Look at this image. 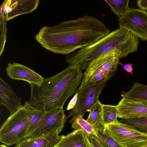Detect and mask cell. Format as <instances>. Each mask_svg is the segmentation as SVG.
<instances>
[{
	"mask_svg": "<svg viewBox=\"0 0 147 147\" xmlns=\"http://www.w3.org/2000/svg\"><path fill=\"white\" fill-rule=\"evenodd\" d=\"M110 32L101 21L86 15L53 27L44 26L35 38L46 49L67 55L92 44Z\"/></svg>",
	"mask_w": 147,
	"mask_h": 147,
	"instance_id": "cell-1",
	"label": "cell"
},
{
	"mask_svg": "<svg viewBox=\"0 0 147 147\" xmlns=\"http://www.w3.org/2000/svg\"><path fill=\"white\" fill-rule=\"evenodd\" d=\"M83 76L79 65H69L56 75L44 78L39 86L30 84V101L45 112L63 107L80 85Z\"/></svg>",
	"mask_w": 147,
	"mask_h": 147,
	"instance_id": "cell-2",
	"label": "cell"
},
{
	"mask_svg": "<svg viewBox=\"0 0 147 147\" xmlns=\"http://www.w3.org/2000/svg\"><path fill=\"white\" fill-rule=\"evenodd\" d=\"M139 44L138 37L119 28L92 44L67 55L65 60L70 65H78L82 70H85L90 63L100 55L114 51L119 59L125 57L137 50Z\"/></svg>",
	"mask_w": 147,
	"mask_h": 147,
	"instance_id": "cell-3",
	"label": "cell"
},
{
	"mask_svg": "<svg viewBox=\"0 0 147 147\" xmlns=\"http://www.w3.org/2000/svg\"><path fill=\"white\" fill-rule=\"evenodd\" d=\"M27 115L22 109L10 115L0 128V141L8 146L16 144L28 134Z\"/></svg>",
	"mask_w": 147,
	"mask_h": 147,
	"instance_id": "cell-4",
	"label": "cell"
},
{
	"mask_svg": "<svg viewBox=\"0 0 147 147\" xmlns=\"http://www.w3.org/2000/svg\"><path fill=\"white\" fill-rule=\"evenodd\" d=\"M103 133L122 147H143L147 145V134L120 121L105 125Z\"/></svg>",
	"mask_w": 147,
	"mask_h": 147,
	"instance_id": "cell-5",
	"label": "cell"
},
{
	"mask_svg": "<svg viewBox=\"0 0 147 147\" xmlns=\"http://www.w3.org/2000/svg\"><path fill=\"white\" fill-rule=\"evenodd\" d=\"M115 73L100 81L87 84L80 89H77L75 92L78 93L77 103L67 116V119L71 117L69 121L70 123L78 116L83 117L86 112H89L91 107L98 100L106 83Z\"/></svg>",
	"mask_w": 147,
	"mask_h": 147,
	"instance_id": "cell-6",
	"label": "cell"
},
{
	"mask_svg": "<svg viewBox=\"0 0 147 147\" xmlns=\"http://www.w3.org/2000/svg\"><path fill=\"white\" fill-rule=\"evenodd\" d=\"M67 119L63 107L45 112L38 126L25 138H32L43 136L59 135L62 131Z\"/></svg>",
	"mask_w": 147,
	"mask_h": 147,
	"instance_id": "cell-7",
	"label": "cell"
},
{
	"mask_svg": "<svg viewBox=\"0 0 147 147\" xmlns=\"http://www.w3.org/2000/svg\"><path fill=\"white\" fill-rule=\"evenodd\" d=\"M120 28L125 29L138 38L147 41V12L140 9L130 8L119 18Z\"/></svg>",
	"mask_w": 147,
	"mask_h": 147,
	"instance_id": "cell-8",
	"label": "cell"
},
{
	"mask_svg": "<svg viewBox=\"0 0 147 147\" xmlns=\"http://www.w3.org/2000/svg\"><path fill=\"white\" fill-rule=\"evenodd\" d=\"M119 59L115 52L110 51L92 61L83 74L81 84L78 89L87 85L91 78L99 73L106 70L115 72Z\"/></svg>",
	"mask_w": 147,
	"mask_h": 147,
	"instance_id": "cell-9",
	"label": "cell"
},
{
	"mask_svg": "<svg viewBox=\"0 0 147 147\" xmlns=\"http://www.w3.org/2000/svg\"><path fill=\"white\" fill-rule=\"evenodd\" d=\"M39 0L5 1L1 6V10L7 21L18 16L31 12L36 9Z\"/></svg>",
	"mask_w": 147,
	"mask_h": 147,
	"instance_id": "cell-10",
	"label": "cell"
},
{
	"mask_svg": "<svg viewBox=\"0 0 147 147\" xmlns=\"http://www.w3.org/2000/svg\"><path fill=\"white\" fill-rule=\"evenodd\" d=\"M7 75L13 80H23L30 84L39 86L44 78L34 71L18 63H9L6 69Z\"/></svg>",
	"mask_w": 147,
	"mask_h": 147,
	"instance_id": "cell-11",
	"label": "cell"
},
{
	"mask_svg": "<svg viewBox=\"0 0 147 147\" xmlns=\"http://www.w3.org/2000/svg\"><path fill=\"white\" fill-rule=\"evenodd\" d=\"M117 118L129 119L147 117V107L123 97L116 105Z\"/></svg>",
	"mask_w": 147,
	"mask_h": 147,
	"instance_id": "cell-12",
	"label": "cell"
},
{
	"mask_svg": "<svg viewBox=\"0 0 147 147\" xmlns=\"http://www.w3.org/2000/svg\"><path fill=\"white\" fill-rule=\"evenodd\" d=\"M0 105L5 107L10 115L23 107L21 98L1 78H0Z\"/></svg>",
	"mask_w": 147,
	"mask_h": 147,
	"instance_id": "cell-13",
	"label": "cell"
},
{
	"mask_svg": "<svg viewBox=\"0 0 147 147\" xmlns=\"http://www.w3.org/2000/svg\"><path fill=\"white\" fill-rule=\"evenodd\" d=\"M62 136L52 135L24 138L15 147H53L60 141Z\"/></svg>",
	"mask_w": 147,
	"mask_h": 147,
	"instance_id": "cell-14",
	"label": "cell"
},
{
	"mask_svg": "<svg viewBox=\"0 0 147 147\" xmlns=\"http://www.w3.org/2000/svg\"><path fill=\"white\" fill-rule=\"evenodd\" d=\"M88 145L86 134L80 130L62 135L61 140L53 147H88Z\"/></svg>",
	"mask_w": 147,
	"mask_h": 147,
	"instance_id": "cell-15",
	"label": "cell"
},
{
	"mask_svg": "<svg viewBox=\"0 0 147 147\" xmlns=\"http://www.w3.org/2000/svg\"><path fill=\"white\" fill-rule=\"evenodd\" d=\"M22 109L25 111L28 117L29 123L28 134L39 125L45 112L34 107L30 101L25 102Z\"/></svg>",
	"mask_w": 147,
	"mask_h": 147,
	"instance_id": "cell-16",
	"label": "cell"
},
{
	"mask_svg": "<svg viewBox=\"0 0 147 147\" xmlns=\"http://www.w3.org/2000/svg\"><path fill=\"white\" fill-rule=\"evenodd\" d=\"M102 104L98 100L90 108L86 121L94 128L103 131L105 127Z\"/></svg>",
	"mask_w": 147,
	"mask_h": 147,
	"instance_id": "cell-17",
	"label": "cell"
},
{
	"mask_svg": "<svg viewBox=\"0 0 147 147\" xmlns=\"http://www.w3.org/2000/svg\"><path fill=\"white\" fill-rule=\"evenodd\" d=\"M121 96L134 100H147V85L136 82Z\"/></svg>",
	"mask_w": 147,
	"mask_h": 147,
	"instance_id": "cell-18",
	"label": "cell"
},
{
	"mask_svg": "<svg viewBox=\"0 0 147 147\" xmlns=\"http://www.w3.org/2000/svg\"><path fill=\"white\" fill-rule=\"evenodd\" d=\"M83 117L80 115L76 117L71 123V128L74 131L80 130L86 134L96 136L95 128Z\"/></svg>",
	"mask_w": 147,
	"mask_h": 147,
	"instance_id": "cell-19",
	"label": "cell"
},
{
	"mask_svg": "<svg viewBox=\"0 0 147 147\" xmlns=\"http://www.w3.org/2000/svg\"><path fill=\"white\" fill-rule=\"evenodd\" d=\"M110 7L111 10L119 18L123 15L130 9L129 0H104Z\"/></svg>",
	"mask_w": 147,
	"mask_h": 147,
	"instance_id": "cell-20",
	"label": "cell"
},
{
	"mask_svg": "<svg viewBox=\"0 0 147 147\" xmlns=\"http://www.w3.org/2000/svg\"><path fill=\"white\" fill-rule=\"evenodd\" d=\"M103 116L105 125L116 123L117 119V111L116 105L102 104Z\"/></svg>",
	"mask_w": 147,
	"mask_h": 147,
	"instance_id": "cell-21",
	"label": "cell"
},
{
	"mask_svg": "<svg viewBox=\"0 0 147 147\" xmlns=\"http://www.w3.org/2000/svg\"><path fill=\"white\" fill-rule=\"evenodd\" d=\"M120 121L132 126L141 132L147 134V117L129 119H121Z\"/></svg>",
	"mask_w": 147,
	"mask_h": 147,
	"instance_id": "cell-22",
	"label": "cell"
},
{
	"mask_svg": "<svg viewBox=\"0 0 147 147\" xmlns=\"http://www.w3.org/2000/svg\"><path fill=\"white\" fill-rule=\"evenodd\" d=\"M95 130L97 137L105 147H122L114 140L105 135L103 133V131L96 128Z\"/></svg>",
	"mask_w": 147,
	"mask_h": 147,
	"instance_id": "cell-23",
	"label": "cell"
},
{
	"mask_svg": "<svg viewBox=\"0 0 147 147\" xmlns=\"http://www.w3.org/2000/svg\"><path fill=\"white\" fill-rule=\"evenodd\" d=\"M114 73L110 71L106 70L99 73L91 78L87 84L100 81L111 76Z\"/></svg>",
	"mask_w": 147,
	"mask_h": 147,
	"instance_id": "cell-24",
	"label": "cell"
},
{
	"mask_svg": "<svg viewBox=\"0 0 147 147\" xmlns=\"http://www.w3.org/2000/svg\"><path fill=\"white\" fill-rule=\"evenodd\" d=\"M85 134L88 142V147H105L96 136Z\"/></svg>",
	"mask_w": 147,
	"mask_h": 147,
	"instance_id": "cell-25",
	"label": "cell"
},
{
	"mask_svg": "<svg viewBox=\"0 0 147 147\" xmlns=\"http://www.w3.org/2000/svg\"><path fill=\"white\" fill-rule=\"evenodd\" d=\"M75 94L69 102L67 107V110H71L73 109L75 106L78 99V92L75 93Z\"/></svg>",
	"mask_w": 147,
	"mask_h": 147,
	"instance_id": "cell-26",
	"label": "cell"
},
{
	"mask_svg": "<svg viewBox=\"0 0 147 147\" xmlns=\"http://www.w3.org/2000/svg\"><path fill=\"white\" fill-rule=\"evenodd\" d=\"M137 4L140 9L146 11L147 10V0H138Z\"/></svg>",
	"mask_w": 147,
	"mask_h": 147,
	"instance_id": "cell-27",
	"label": "cell"
},
{
	"mask_svg": "<svg viewBox=\"0 0 147 147\" xmlns=\"http://www.w3.org/2000/svg\"><path fill=\"white\" fill-rule=\"evenodd\" d=\"M132 66V64L129 63L124 65H123V68L127 72L132 74L133 73Z\"/></svg>",
	"mask_w": 147,
	"mask_h": 147,
	"instance_id": "cell-28",
	"label": "cell"
},
{
	"mask_svg": "<svg viewBox=\"0 0 147 147\" xmlns=\"http://www.w3.org/2000/svg\"><path fill=\"white\" fill-rule=\"evenodd\" d=\"M134 101L147 107V100H138Z\"/></svg>",
	"mask_w": 147,
	"mask_h": 147,
	"instance_id": "cell-29",
	"label": "cell"
},
{
	"mask_svg": "<svg viewBox=\"0 0 147 147\" xmlns=\"http://www.w3.org/2000/svg\"><path fill=\"white\" fill-rule=\"evenodd\" d=\"M0 147H8L5 145H1Z\"/></svg>",
	"mask_w": 147,
	"mask_h": 147,
	"instance_id": "cell-30",
	"label": "cell"
},
{
	"mask_svg": "<svg viewBox=\"0 0 147 147\" xmlns=\"http://www.w3.org/2000/svg\"><path fill=\"white\" fill-rule=\"evenodd\" d=\"M143 147H147V145Z\"/></svg>",
	"mask_w": 147,
	"mask_h": 147,
	"instance_id": "cell-31",
	"label": "cell"
}]
</instances>
